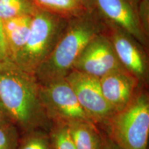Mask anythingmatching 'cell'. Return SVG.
<instances>
[{
  "mask_svg": "<svg viewBox=\"0 0 149 149\" xmlns=\"http://www.w3.org/2000/svg\"><path fill=\"white\" fill-rule=\"evenodd\" d=\"M110 139L121 149H147L149 135L148 95L137 91L129 104L107 123Z\"/></svg>",
  "mask_w": 149,
  "mask_h": 149,
  "instance_id": "obj_4",
  "label": "cell"
},
{
  "mask_svg": "<svg viewBox=\"0 0 149 149\" xmlns=\"http://www.w3.org/2000/svg\"><path fill=\"white\" fill-rule=\"evenodd\" d=\"M67 125L76 149H102L103 139L93 123L76 121Z\"/></svg>",
  "mask_w": 149,
  "mask_h": 149,
  "instance_id": "obj_12",
  "label": "cell"
},
{
  "mask_svg": "<svg viewBox=\"0 0 149 149\" xmlns=\"http://www.w3.org/2000/svg\"><path fill=\"white\" fill-rule=\"evenodd\" d=\"M4 120H10V119H9L8 114H7L2 103L0 100V122Z\"/></svg>",
  "mask_w": 149,
  "mask_h": 149,
  "instance_id": "obj_21",
  "label": "cell"
},
{
  "mask_svg": "<svg viewBox=\"0 0 149 149\" xmlns=\"http://www.w3.org/2000/svg\"><path fill=\"white\" fill-rule=\"evenodd\" d=\"M107 23L97 10L70 18L58 42L35 72L39 84L65 77L86 46L105 31Z\"/></svg>",
  "mask_w": 149,
  "mask_h": 149,
  "instance_id": "obj_2",
  "label": "cell"
},
{
  "mask_svg": "<svg viewBox=\"0 0 149 149\" xmlns=\"http://www.w3.org/2000/svg\"><path fill=\"white\" fill-rule=\"evenodd\" d=\"M33 16H19L1 21L8 46L9 60L15 58L26 42Z\"/></svg>",
  "mask_w": 149,
  "mask_h": 149,
  "instance_id": "obj_11",
  "label": "cell"
},
{
  "mask_svg": "<svg viewBox=\"0 0 149 149\" xmlns=\"http://www.w3.org/2000/svg\"><path fill=\"white\" fill-rule=\"evenodd\" d=\"M102 149H121L114 141H113L110 138L103 140Z\"/></svg>",
  "mask_w": 149,
  "mask_h": 149,
  "instance_id": "obj_20",
  "label": "cell"
},
{
  "mask_svg": "<svg viewBox=\"0 0 149 149\" xmlns=\"http://www.w3.org/2000/svg\"><path fill=\"white\" fill-rule=\"evenodd\" d=\"M51 149H76L67 124L59 122L52 130L51 134Z\"/></svg>",
  "mask_w": 149,
  "mask_h": 149,
  "instance_id": "obj_15",
  "label": "cell"
},
{
  "mask_svg": "<svg viewBox=\"0 0 149 149\" xmlns=\"http://www.w3.org/2000/svg\"><path fill=\"white\" fill-rule=\"evenodd\" d=\"M65 78L90 120L107 124L115 113L102 94L100 79L74 69Z\"/></svg>",
  "mask_w": 149,
  "mask_h": 149,
  "instance_id": "obj_7",
  "label": "cell"
},
{
  "mask_svg": "<svg viewBox=\"0 0 149 149\" xmlns=\"http://www.w3.org/2000/svg\"><path fill=\"white\" fill-rule=\"evenodd\" d=\"M39 87L34 74L9 59L0 61V100L11 122L26 133L45 122Z\"/></svg>",
  "mask_w": 149,
  "mask_h": 149,
  "instance_id": "obj_1",
  "label": "cell"
},
{
  "mask_svg": "<svg viewBox=\"0 0 149 149\" xmlns=\"http://www.w3.org/2000/svg\"><path fill=\"white\" fill-rule=\"evenodd\" d=\"M139 83V80L124 68L115 70L100 79L102 94L115 113L129 104Z\"/></svg>",
  "mask_w": 149,
  "mask_h": 149,
  "instance_id": "obj_10",
  "label": "cell"
},
{
  "mask_svg": "<svg viewBox=\"0 0 149 149\" xmlns=\"http://www.w3.org/2000/svg\"><path fill=\"white\" fill-rule=\"evenodd\" d=\"M38 8L47 10L70 19L85 13L86 10L74 0H32Z\"/></svg>",
  "mask_w": 149,
  "mask_h": 149,
  "instance_id": "obj_13",
  "label": "cell"
},
{
  "mask_svg": "<svg viewBox=\"0 0 149 149\" xmlns=\"http://www.w3.org/2000/svg\"><path fill=\"white\" fill-rule=\"evenodd\" d=\"M22 141H19L17 149H51L49 139L36 132H29Z\"/></svg>",
  "mask_w": 149,
  "mask_h": 149,
  "instance_id": "obj_17",
  "label": "cell"
},
{
  "mask_svg": "<svg viewBox=\"0 0 149 149\" xmlns=\"http://www.w3.org/2000/svg\"><path fill=\"white\" fill-rule=\"evenodd\" d=\"M39 85L40 101L46 115L66 124L76 121L93 123L81 107L66 78L55 79Z\"/></svg>",
  "mask_w": 149,
  "mask_h": 149,
  "instance_id": "obj_6",
  "label": "cell"
},
{
  "mask_svg": "<svg viewBox=\"0 0 149 149\" xmlns=\"http://www.w3.org/2000/svg\"><path fill=\"white\" fill-rule=\"evenodd\" d=\"M18 128L10 120L0 122V149H17L18 146Z\"/></svg>",
  "mask_w": 149,
  "mask_h": 149,
  "instance_id": "obj_16",
  "label": "cell"
},
{
  "mask_svg": "<svg viewBox=\"0 0 149 149\" xmlns=\"http://www.w3.org/2000/svg\"><path fill=\"white\" fill-rule=\"evenodd\" d=\"M39 9L32 0H0V20L34 15Z\"/></svg>",
  "mask_w": 149,
  "mask_h": 149,
  "instance_id": "obj_14",
  "label": "cell"
},
{
  "mask_svg": "<svg viewBox=\"0 0 149 149\" xmlns=\"http://www.w3.org/2000/svg\"><path fill=\"white\" fill-rule=\"evenodd\" d=\"M106 23L104 33L111 41L120 64L140 82L144 81L148 72L146 55L143 49L144 47L120 28L107 22Z\"/></svg>",
  "mask_w": 149,
  "mask_h": 149,
  "instance_id": "obj_9",
  "label": "cell"
},
{
  "mask_svg": "<svg viewBox=\"0 0 149 149\" xmlns=\"http://www.w3.org/2000/svg\"><path fill=\"white\" fill-rule=\"evenodd\" d=\"M69 19L39 9L33 16L29 37L12 61L29 73L35 74L58 42Z\"/></svg>",
  "mask_w": 149,
  "mask_h": 149,
  "instance_id": "obj_3",
  "label": "cell"
},
{
  "mask_svg": "<svg viewBox=\"0 0 149 149\" xmlns=\"http://www.w3.org/2000/svg\"><path fill=\"white\" fill-rule=\"evenodd\" d=\"M106 22L120 28L146 48L148 45V0H95Z\"/></svg>",
  "mask_w": 149,
  "mask_h": 149,
  "instance_id": "obj_5",
  "label": "cell"
},
{
  "mask_svg": "<svg viewBox=\"0 0 149 149\" xmlns=\"http://www.w3.org/2000/svg\"><path fill=\"white\" fill-rule=\"evenodd\" d=\"M74 1L79 3L86 10H97L95 0H74Z\"/></svg>",
  "mask_w": 149,
  "mask_h": 149,
  "instance_id": "obj_19",
  "label": "cell"
},
{
  "mask_svg": "<svg viewBox=\"0 0 149 149\" xmlns=\"http://www.w3.org/2000/svg\"><path fill=\"white\" fill-rule=\"evenodd\" d=\"M121 68L124 67L104 32L86 46L72 66V69L98 79Z\"/></svg>",
  "mask_w": 149,
  "mask_h": 149,
  "instance_id": "obj_8",
  "label": "cell"
},
{
  "mask_svg": "<svg viewBox=\"0 0 149 149\" xmlns=\"http://www.w3.org/2000/svg\"><path fill=\"white\" fill-rule=\"evenodd\" d=\"M9 59V53L3 32L2 22L0 20V61Z\"/></svg>",
  "mask_w": 149,
  "mask_h": 149,
  "instance_id": "obj_18",
  "label": "cell"
}]
</instances>
